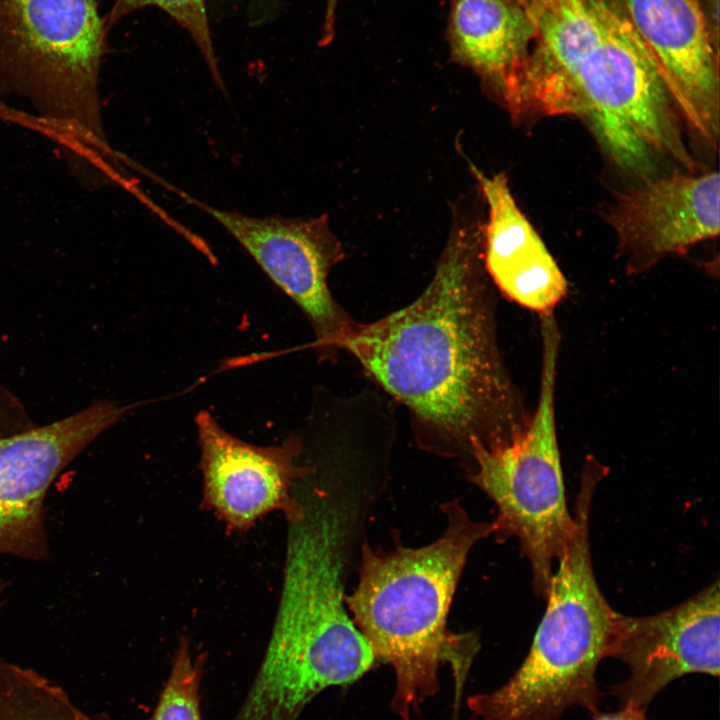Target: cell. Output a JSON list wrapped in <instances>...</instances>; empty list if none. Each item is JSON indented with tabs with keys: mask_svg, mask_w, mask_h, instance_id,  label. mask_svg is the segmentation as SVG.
<instances>
[{
	"mask_svg": "<svg viewBox=\"0 0 720 720\" xmlns=\"http://www.w3.org/2000/svg\"><path fill=\"white\" fill-rule=\"evenodd\" d=\"M36 425L23 401L0 377V438L27 431Z\"/></svg>",
	"mask_w": 720,
	"mask_h": 720,
	"instance_id": "19",
	"label": "cell"
},
{
	"mask_svg": "<svg viewBox=\"0 0 720 720\" xmlns=\"http://www.w3.org/2000/svg\"><path fill=\"white\" fill-rule=\"evenodd\" d=\"M486 200L482 258L488 278L511 301L539 314L551 312L568 291L565 276L517 205L504 173L486 175L469 162Z\"/></svg>",
	"mask_w": 720,
	"mask_h": 720,
	"instance_id": "14",
	"label": "cell"
},
{
	"mask_svg": "<svg viewBox=\"0 0 720 720\" xmlns=\"http://www.w3.org/2000/svg\"><path fill=\"white\" fill-rule=\"evenodd\" d=\"M358 552L353 535L338 524L305 520L288 527L271 636L234 720H297L317 694L358 680L377 662L345 604Z\"/></svg>",
	"mask_w": 720,
	"mask_h": 720,
	"instance_id": "4",
	"label": "cell"
},
{
	"mask_svg": "<svg viewBox=\"0 0 720 720\" xmlns=\"http://www.w3.org/2000/svg\"><path fill=\"white\" fill-rule=\"evenodd\" d=\"M274 1H275V0H252V2H253V4H254V7H255V8H254L255 13H256V12L262 13V14H261V17H262L264 12L270 10V8H271V6L273 5Z\"/></svg>",
	"mask_w": 720,
	"mask_h": 720,
	"instance_id": "22",
	"label": "cell"
},
{
	"mask_svg": "<svg viewBox=\"0 0 720 720\" xmlns=\"http://www.w3.org/2000/svg\"><path fill=\"white\" fill-rule=\"evenodd\" d=\"M542 361L536 410L506 441L477 447L469 480L495 504L494 533L515 537L530 563L536 595L546 598L554 563L571 537L557 440L555 387L560 332L553 312L540 314Z\"/></svg>",
	"mask_w": 720,
	"mask_h": 720,
	"instance_id": "7",
	"label": "cell"
},
{
	"mask_svg": "<svg viewBox=\"0 0 720 720\" xmlns=\"http://www.w3.org/2000/svg\"><path fill=\"white\" fill-rule=\"evenodd\" d=\"M203 659L191 656L187 639H181L169 677L151 720H202L200 684Z\"/></svg>",
	"mask_w": 720,
	"mask_h": 720,
	"instance_id": "18",
	"label": "cell"
},
{
	"mask_svg": "<svg viewBox=\"0 0 720 720\" xmlns=\"http://www.w3.org/2000/svg\"><path fill=\"white\" fill-rule=\"evenodd\" d=\"M0 720H98L57 684L0 658Z\"/></svg>",
	"mask_w": 720,
	"mask_h": 720,
	"instance_id": "16",
	"label": "cell"
},
{
	"mask_svg": "<svg viewBox=\"0 0 720 720\" xmlns=\"http://www.w3.org/2000/svg\"><path fill=\"white\" fill-rule=\"evenodd\" d=\"M533 37V25L517 0L451 1L452 58L475 72L515 120Z\"/></svg>",
	"mask_w": 720,
	"mask_h": 720,
	"instance_id": "15",
	"label": "cell"
},
{
	"mask_svg": "<svg viewBox=\"0 0 720 720\" xmlns=\"http://www.w3.org/2000/svg\"><path fill=\"white\" fill-rule=\"evenodd\" d=\"M203 476L202 505L232 531L249 530L270 512L280 511L287 522L297 520L303 505L297 483L315 464L299 462L304 444L290 437L282 444L259 446L224 429L206 411L195 417Z\"/></svg>",
	"mask_w": 720,
	"mask_h": 720,
	"instance_id": "10",
	"label": "cell"
},
{
	"mask_svg": "<svg viewBox=\"0 0 720 720\" xmlns=\"http://www.w3.org/2000/svg\"><path fill=\"white\" fill-rule=\"evenodd\" d=\"M599 479L581 475L574 531L556 560L545 613L530 650L501 687L467 699L481 720H559L570 707L598 712L596 681L618 612L601 592L592 565L589 524Z\"/></svg>",
	"mask_w": 720,
	"mask_h": 720,
	"instance_id": "6",
	"label": "cell"
},
{
	"mask_svg": "<svg viewBox=\"0 0 720 720\" xmlns=\"http://www.w3.org/2000/svg\"><path fill=\"white\" fill-rule=\"evenodd\" d=\"M108 33L97 0H0V106L23 100L27 121L80 166L113 153L99 96Z\"/></svg>",
	"mask_w": 720,
	"mask_h": 720,
	"instance_id": "5",
	"label": "cell"
},
{
	"mask_svg": "<svg viewBox=\"0 0 720 720\" xmlns=\"http://www.w3.org/2000/svg\"><path fill=\"white\" fill-rule=\"evenodd\" d=\"M533 24L524 115L581 118L615 165L642 180L661 158L692 169L656 63L615 0H547Z\"/></svg>",
	"mask_w": 720,
	"mask_h": 720,
	"instance_id": "2",
	"label": "cell"
},
{
	"mask_svg": "<svg viewBox=\"0 0 720 720\" xmlns=\"http://www.w3.org/2000/svg\"><path fill=\"white\" fill-rule=\"evenodd\" d=\"M719 178L717 171L652 177L618 196L606 220L632 270L718 235Z\"/></svg>",
	"mask_w": 720,
	"mask_h": 720,
	"instance_id": "13",
	"label": "cell"
},
{
	"mask_svg": "<svg viewBox=\"0 0 720 720\" xmlns=\"http://www.w3.org/2000/svg\"><path fill=\"white\" fill-rule=\"evenodd\" d=\"M181 197L222 226L268 278L301 309L315 335L321 360H333L354 320L333 297L328 278L344 257L327 215L256 217L220 209L185 193Z\"/></svg>",
	"mask_w": 720,
	"mask_h": 720,
	"instance_id": "8",
	"label": "cell"
},
{
	"mask_svg": "<svg viewBox=\"0 0 720 720\" xmlns=\"http://www.w3.org/2000/svg\"><path fill=\"white\" fill-rule=\"evenodd\" d=\"M443 532L431 543L379 550L367 540L357 562V583L346 608L377 662L395 673L392 710L411 720L439 690L438 672L449 664L458 708L479 649L472 633L448 628L451 604L470 551L494 533V523L473 520L458 499L441 505Z\"/></svg>",
	"mask_w": 720,
	"mask_h": 720,
	"instance_id": "3",
	"label": "cell"
},
{
	"mask_svg": "<svg viewBox=\"0 0 720 720\" xmlns=\"http://www.w3.org/2000/svg\"><path fill=\"white\" fill-rule=\"evenodd\" d=\"M720 592L716 579L699 593L648 616L617 614L606 657L629 674L612 692L622 706L645 708L669 683L690 674L719 676Z\"/></svg>",
	"mask_w": 720,
	"mask_h": 720,
	"instance_id": "11",
	"label": "cell"
},
{
	"mask_svg": "<svg viewBox=\"0 0 720 720\" xmlns=\"http://www.w3.org/2000/svg\"><path fill=\"white\" fill-rule=\"evenodd\" d=\"M593 720H651L646 716L645 708H637L633 706H622L619 711L610 713L596 712Z\"/></svg>",
	"mask_w": 720,
	"mask_h": 720,
	"instance_id": "21",
	"label": "cell"
},
{
	"mask_svg": "<svg viewBox=\"0 0 720 720\" xmlns=\"http://www.w3.org/2000/svg\"><path fill=\"white\" fill-rule=\"evenodd\" d=\"M107 399L0 438V554L50 559L45 498L56 477L127 412Z\"/></svg>",
	"mask_w": 720,
	"mask_h": 720,
	"instance_id": "9",
	"label": "cell"
},
{
	"mask_svg": "<svg viewBox=\"0 0 720 720\" xmlns=\"http://www.w3.org/2000/svg\"><path fill=\"white\" fill-rule=\"evenodd\" d=\"M615 1L648 48L676 110L716 148L718 58L698 0Z\"/></svg>",
	"mask_w": 720,
	"mask_h": 720,
	"instance_id": "12",
	"label": "cell"
},
{
	"mask_svg": "<svg viewBox=\"0 0 720 720\" xmlns=\"http://www.w3.org/2000/svg\"><path fill=\"white\" fill-rule=\"evenodd\" d=\"M151 6L164 11L189 35L199 50L214 83L224 90L212 41L206 0H115L105 16L108 32L126 16Z\"/></svg>",
	"mask_w": 720,
	"mask_h": 720,
	"instance_id": "17",
	"label": "cell"
},
{
	"mask_svg": "<svg viewBox=\"0 0 720 720\" xmlns=\"http://www.w3.org/2000/svg\"><path fill=\"white\" fill-rule=\"evenodd\" d=\"M454 225L435 273L410 304L353 322L341 349L410 412L419 445L471 467L477 447L528 420L504 365L482 258V226Z\"/></svg>",
	"mask_w": 720,
	"mask_h": 720,
	"instance_id": "1",
	"label": "cell"
},
{
	"mask_svg": "<svg viewBox=\"0 0 720 720\" xmlns=\"http://www.w3.org/2000/svg\"><path fill=\"white\" fill-rule=\"evenodd\" d=\"M339 0H325L324 19L321 28L320 44H329L335 35Z\"/></svg>",
	"mask_w": 720,
	"mask_h": 720,
	"instance_id": "20",
	"label": "cell"
}]
</instances>
